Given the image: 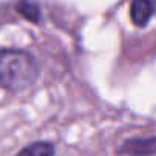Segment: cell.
<instances>
[{
    "label": "cell",
    "mask_w": 156,
    "mask_h": 156,
    "mask_svg": "<svg viewBox=\"0 0 156 156\" xmlns=\"http://www.w3.org/2000/svg\"><path fill=\"white\" fill-rule=\"evenodd\" d=\"M38 78V66L35 58L20 49L0 51V86L20 92L31 87Z\"/></svg>",
    "instance_id": "6da1fadb"
},
{
    "label": "cell",
    "mask_w": 156,
    "mask_h": 156,
    "mask_svg": "<svg viewBox=\"0 0 156 156\" xmlns=\"http://www.w3.org/2000/svg\"><path fill=\"white\" fill-rule=\"evenodd\" d=\"M119 151L122 154L130 156H151L154 153V138H138V139H129Z\"/></svg>",
    "instance_id": "7a4b0ae2"
},
{
    "label": "cell",
    "mask_w": 156,
    "mask_h": 156,
    "mask_svg": "<svg viewBox=\"0 0 156 156\" xmlns=\"http://www.w3.org/2000/svg\"><path fill=\"white\" fill-rule=\"evenodd\" d=\"M132 20L136 26H145L154 12V0H133Z\"/></svg>",
    "instance_id": "3957f363"
},
{
    "label": "cell",
    "mask_w": 156,
    "mask_h": 156,
    "mask_svg": "<svg viewBox=\"0 0 156 156\" xmlns=\"http://www.w3.org/2000/svg\"><path fill=\"white\" fill-rule=\"evenodd\" d=\"M54 145L49 142H34L25 147L17 156H54Z\"/></svg>",
    "instance_id": "277c9868"
},
{
    "label": "cell",
    "mask_w": 156,
    "mask_h": 156,
    "mask_svg": "<svg viewBox=\"0 0 156 156\" xmlns=\"http://www.w3.org/2000/svg\"><path fill=\"white\" fill-rule=\"evenodd\" d=\"M17 11L29 22H40V9L34 0H19Z\"/></svg>",
    "instance_id": "5b68a950"
}]
</instances>
